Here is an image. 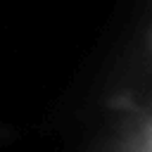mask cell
Segmentation results:
<instances>
[{
  "mask_svg": "<svg viewBox=\"0 0 152 152\" xmlns=\"http://www.w3.org/2000/svg\"><path fill=\"white\" fill-rule=\"evenodd\" d=\"M147 145H150V150H147V152H152V131H150V142H147Z\"/></svg>",
  "mask_w": 152,
  "mask_h": 152,
  "instance_id": "cell-1",
  "label": "cell"
}]
</instances>
